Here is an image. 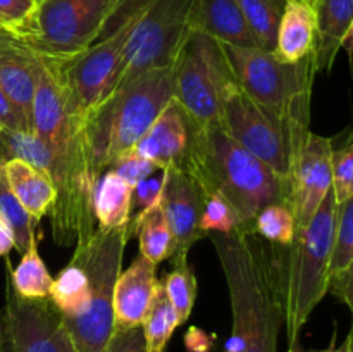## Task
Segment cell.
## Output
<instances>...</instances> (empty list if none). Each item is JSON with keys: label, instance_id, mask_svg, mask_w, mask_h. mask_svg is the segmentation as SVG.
<instances>
[{"label": "cell", "instance_id": "cell-21", "mask_svg": "<svg viewBox=\"0 0 353 352\" xmlns=\"http://www.w3.org/2000/svg\"><path fill=\"white\" fill-rule=\"evenodd\" d=\"M133 188L114 169H107L97 183L93 195V211L99 228L116 230L124 228L131 217Z\"/></svg>", "mask_w": 353, "mask_h": 352}, {"label": "cell", "instance_id": "cell-39", "mask_svg": "<svg viewBox=\"0 0 353 352\" xmlns=\"http://www.w3.org/2000/svg\"><path fill=\"white\" fill-rule=\"evenodd\" d=\"M330 292L350 309L353 317V257L348 268L330 282Z\"/></svg>", "mask_w": 353, "mask_h": 352}, {"label": "cell", "instance_id": "cell-43", "mask_svg": "<svg viewBox=\"0 0 353 352\" xmlns=\"http://www.w3.org/2000/svg\"><path fill=\"white\" fill-rule=\"evenodd\" d=\"M314 352H353V349H352L350 342H348V338H347V340H345L341 345H338V347L331 345L330 349H324V351H314Z\"/></svg>", "mask_w": 353, "mask_h": 352}, {"label": "cell", "instance_id": "cell-26", "mask_svg": "<svg viewBox=\"0 0 353 352\" xmlns=\"http://www.w3.org/2000/svg\"><path fill=\"white\" fill-rule=\"evenodd\" d=\"M141 326L147 342V352H165L168 342L179 326V317L172 304L169 302L162 282H157L155 285L154 299Z\"/></svg>", "mask_w": 353, "mask_h": 352}, {"label": "cell", "instance_id": "cell-13", "mask_svg": "<svg viewBox=\"0 0 353 352\" xmlns=\"http://www.w3.org/2000/svg\"><path fill=\"white\" fill-rule=\"evenodd\" d=\"M161 206L176 242L172 257H186L190 248L205 237L202 214L205 193L195 178L181 168H165Z\"/></svg>", "mask_w": 353, "mask_h": 352}, {"label": "cell", "instance_id": "cell-46", "mask_svg": "<svg viewBox=\"0 0 353 352\" xmlns=\"http://www.w3.org/2000/svg\"><path fill=\"white\" fill-rule=\"evenodd\" d=\"M0 26H2V24H0ZM3 28H6V26H3Z\"/></svg>", "mask_w": 353, "mask_h": 352}, {"label": "cell", "instance_id": "cell-27", "mask_svg": "<svg viewBox=\"0 0 353 352\" xmlns=\"http://www.w3.org/2000/svg\"><path fill=\"white\" fill-rule=\"evenodd\" d=\"M54 278L48 273L34 242L10 273V286L23 299H47Z\"/></svg>", "mask_w": 353, "mask_h": 352}, {"label": "cell", "instance_id": "cell-28", "mask_svg": "<svg viewBox=\"0 0 353 352\" xmlns=\"http://www.w3.org/2000/svg\"><path fill=\"white\" fill-rule=\"evenodd\" d=\"M0 216L7 221V224L12 230L14 238H16V247L14 248L23 255L37 242L34 228H37L38 221L31 217V214L21 206L17 197L9 188L2 164H0Z\"/></svg>", "mask_w": 353, "mask_h": 352}, {"label": "cell", "instance_id": "cell-18", "mask_svg": "<svg viewBox=\"0 0 353 352\" xmlns=\"http://www.w3.org/2000/svg\"><path fill=\"white\" fill-rule=\"evenodd\" d=\"M317 12L314 0H286L274 54L281 61L300 62L316 52Z\"/></svg>", "mask_w": 353, "mask_h": 352}, {"label": "cell", "instance_id": "cell-16", "mask_svg": "<svg viewBox=\"0 0 353 352\" xmlns=\"http://www.w3.org/2000/svg\"><path fill=\"white\" fill-rule=\"evenodd\" d=\"M155 264L137 255L126 271H121L114 286V324L116 328L140 326L154 299Z\"/></svg>", "mask_w": 353, "mask_h": 352}, {"label": "cell", "instance_id": "cell-41", "mask_svg": "<svg viewBox=\"0 0 353 352\" xmlns=\"http://www.w3.org/2000/svg\"><path fill=\"white\" fill-rule=\"evenodd\" d=\"M16 247V238L7 221L0 216V255H7Z\"/></svg>", "mask_w": 353, "mask_h": 352}, {"label": "cell", "instance_id": "cell-30", "mask_svg": "<svg viewBox=\"0 0 353 352\" xmlns=\"http://www.w3.org/2000/svg\"><path fill=\"white\" fill-rule=\"evenodd\" d=\"M254 230L272 244L288 247L293 244L296 233V223L293 211L288 204H271L257 214Z\"/></svg>", "mask_w": 353, "mask_h": 352}, {"label": "cell", "instance_id": "cell-37", "mask_svg": "<svg viewBox=\"0 0 353 352\" xmlns=\"http://www.w3.org/2000/svg\"><path fill=\"white\" fill-rule=\"evenodd\" d=\"M34 6L33 0H0V24L16 30L30 17Z\"/></svg>", "mask_w": 353, "mask_h": 352}, {"label": "cell", "instance_id": "cell-42", "mask_svg": "<svg viewBox=\"0 0 353 352\" xmlns=\"http://www.w3.org/2000/svg\"><path fill=\"white\" fill-rule=\"evenodd\" d=\"M341 48H345L348 54H353V19H352L350 26H348L347 33H345L343 41H341Z\"/></svg>", "mask_w": 353, "mask_h": 352}, {"label": "cell", "instance_id": "cell-10", "mask_svg": "<svg viewBox=\"0 0 353 352\" xmlns=\"http://www.w3.org/2000/svg\"><path fill=\"white\" fill-rule=\"evenodd\" d=\"M192 2L193 0H148L126 41L110 95L143 72L171 68L188 30Z\"/></svg>", "mask_w": 353, "mask_h": 352}, {"label": "cell", "instance_id": "cell-7", "mask_svg": "<svg viewBox=\"0 0 353 352\" xmlns=\"http://www.w3.org/2000/svg\"><path fill=\"white\" fill-rule=\"evenodd\" d=\"M221 126L238 145L288 182L296 150L310 131V121L262 106L234 79L224 93Z\"/></svg>", "mask_w": 353, "mask_h": 352}, {"label": "cell", "instance_id": "cell-17", "mask_svg": "<svg viewBox=\"0 0 353 352\" xmlns=\"http://www.w3.org/2000/svg\"><path fill=\"white\" fill-rule=\"evenodd\" d=\"M188 28L202 31L221 43L257 47L236 0H193L188 12Z\"/></svg>", "mask_w": 353, "mask_h": 352}, {"label": "cell", "instance_id": "cell-5", "mask_svg": "<svg viewBox=\"0 0 353 352\" xmlns=\"http://www.w3.org/2000/svg\"><path fill=\"white\" fill-rule=\"evenodd\" d=\"M126 244V226L116 230L97 228L86 240L76 242L71 262L83 268L90 282L88 309L81 316H62L76 352H103L112 338L116 330L114 286Z\"/></svg>", "mask_w": 353, "mask_h": 352}, {"label": "cell", "instance_id": "cell-23", "mask_svg": "<svg viewBox=\"0 0 353 352\" xmlns=\"http://www.w3.org/2000/svg\"><path fill=\"white\" fill-rule=\"evenodd\" d=\"M10 159L28 162L43 171L50 179L57 171V157L54 150L33 131L0 128V164H6Z\"/></svg>", "mask_w": 353, "mask_h": 352}, {"label": "cell", "instance_id": "cell-29", "mask_svg": "<svg viewBox=\"0 0 353 352\" xmlns=\"http://www.w3.org/2000/svg\"><path fill=\"white\" fill-rule=\"evenodd\" d=\"M171 261L172 271L168 273L162 285L168 293L169 302L172 304L176 314H178L179 324H183L192 316L199 285H196V278L188 266L186 257H171Z\"/></svg>", "mask_w": 353, "mask_h": 352}, {"label": "cell", "instance_id": "cell-1", "mask_svg": "<svg viewBox=\"0 0 353 352\" xmlns=\"http://www.w3.org/2000/svg\"><path fill=\"white\" fill-rule=\"evenodd\" d=\"M223 268L233 311L224 352H276L285 324L288 247L262 238L254 226L209 233Z\"/></svg>", "mask_w": 353, "mask_h": 352}, {"label": "cell", "instance_id": "cell-9", "mask_svg": "<svg viewBox=\"0 0 353 352\" xmlns=\"http://www.w3.org/2000/svg\"><path fill=\"white\" fill-rule=\"evenodd\" d=\"M234 81L223 45L188 28L172 62L174 102L196 124H221L224 93Z\"/></svg>", "mask_w": 353, "mask_h": 352}, {"label": "cell", "instance_id": "cell-19", "mask_svg": "<svg viewBox=\"0 0 353 352\" xmlns=\"http://www.w3.org/2000/svg\"><path fill=\"white\" fill-rule=\"evenodd\" d=\"M9 188L21 202V206L40 223L41 217L48 214L57 199V192L52 179L40 169L33 168L19 159H10L2 164Z\"/></svg>", "mask_w": 353, "mask_h": 352}, {"label": "cell", "instance_id": "cell-40", "mask_svg": "<svg viewBox=\"0 0 353 352\" xmlns=\"http://www.w3.org/2000/svg\"><path fill=\"white\" fill-rule=\"evenodd\" d=\"M185 342L188 351L192 352H207L212 347V337H209L205 331H202L196 326L190 328L185 337Z\"/></svg>", "mask_w": 353, "mask_h": 352}, {"label": "cell", "instance_id": "cell-6", "mask_svg": "<svg viewBox=\"0 0 353 352\" xmlns=\"http://www.w3.org/2000/svg\"><path fill=\"white\" fill-rule=\"evenodd\" d=\"M124 0H40L16 30L26 47L52 61L65 62L103 35Z\"/></svg>", "mask_w": 353, "mask_h": 352}, {"label": "cell", "instance_id": "cell-11", "mask_svg": "<svg viewBox=\"0 0 353 352\" xmlns=\"http://www.w3.org/2000/svg\"><path fill=\"white\" fill-rule=\"evenodd\" d=\"M0 352H76L50 297L23 299L7 285L0 313Z\"/></svg>", "mask_w": 353, "mask_h": 352}, {"label": "cell", "instance_id": "cell-35", "mask_svg": "<svg viewBox=\"0 0 353 352\" xmlns=\"http://www.w3.org/2000/svg\"><path fill=\"white\" fill-rule=\"evenodd\" d=\"M110 169H114L117 173V176H121V179H124L131 188H134L138 183L143 182L148 176L155 175L161 168L157 164H154L152 161H148V159L130 154Z\"/></svg>", "mask_w": 353, "mask_h": 352}, {"label": "cell", "instance_id": "cell-3", "mask_svg": "<svg viewBox=\"0 0 353 352\" xmlns=\"http://www.w3.org/2000/svg\"><path fill=\"white\" fill-rule=\"evenodd\" d=\"M172 100L171 66L143 72L86 116V144L99 178L133 152Z\"/></svg>", "mask_w": 353, "mask_h": 352}, {"label": "cell", "instance_id": "cell-38", "mask_svg": "<svg viewBox=\"0 0 353 352\" xmlns=\"http://www.w3.org/2000/svg\"><path fill=\"white\" fill-rule=\"evenodd\" d=\"M0 128H7V130H21V131H31L30 123L21 116L19 110L16 109L9 97L0 86Z\"/></svg>", "mask_w": 353, "mask_h": 352}, {"label": "cell", "instance_id": "cell-2", "mask_svg": "<svg viewBox=\"0 0 353 352\" xmlns=\"http://www.w3.org/2000/svg\"><path fill=\"white\" fill-rule=\"evenodd\" d=\"M192 124V140L181 169L188 171L203 193H219L254 226L257 214L271 204H288V182L238 145L221 124ZM290 206V204H288Z\"/></svg>", "mask_w": 353, "mask_h": 352}, {"label": "cell", "instance_id": "cell-12", "mask_svg": "<svg viewBox=\"0 0 353 352\" xmlns=\"http://www.w3.org/2000/svg\"><path fill=\"white\" fill-rule=\"evenodd\" d=\"M333 140L312 133L305 137L293 159L288 178V204L296 230L309 224L327 193L333 190Z\"/></svg>", "mask_w": 353, "mask_h": 352}, {"label": "cell", "instance_id": "cell-25", "mask_svg": "<svg viewBox=\"0 0 353 352\" xmlns=\"http://www.w3.org/2000/svg\"><path fill=\"white\" fill-rule=\"evenodd\" d=\"M254 35L257 47L274 52L286 0H236Z\"/></svg>", "mask_w": 353, "mask_h": 352}, {"label": "cell", "instance_id": "cell-31", "mask_svg": "<svg viewBox=\"0 0 353 352\" xmlns=\"http://www.w3.org/2000/svg\"><path fill=\"white\" fill-rule=\"evenodd\" d=\"M353 257V193L338 204L336 230H334L333 254H331V280L340 276L348 268ZM330 280V282H331Z\"/></svg>", "mask_w": 353, "mask_h": 352}, {"label": "cell", "instance_id": "cell-20", "mask_svg": "<svg viewBox=\"0 0 353 352\" xmlns=\"http://www.w3.org/2000/svg\"><path fill=\"white\" fill-rule=\"evenodd\" d=\"M317 12V72L330 71L353 19V0H314Z\"/></svg>", "mask_w": 353, "mask_h": 352}, {"label": "cell", "instance_id": "cell-14", "mask_svg": "<svg viewBox=\"0 0 353 352\" xmlns=\"http://www.w3.org/2000/svg\"><path fill=\"white\" fill-rule=\"evenodd\" d=\"M192 140L190 117L172 100L131 154L152 161L161 169L181 168Z\"/></svg>", "mask_w": 353, "mask_h": 352}, {"label": "cell", "instance_id": "cell-33", "mask_svg": "<svg viewBox=\"0 0 353 352\" xmlns=\"http://www.w3.org/2000/svg\"><path fill=\"white\" fill-rule=\"evenodd\" d=\"M333 192L341 204L353 193V131L340 147L333 145Z\"/></svg>", "mask_w": 353, "mask_h": 352}, {"label": "cell", "instance_id": "cell-36", "mask_svg": "<svg viewBox=\"0 0 353 352\" xmlns=\"http://www.w3.org/2000/svg\"><path fill=\"white\" fill-rule=\"evenodd\" d=\"M103 352H147L143 326L116 328Z\"/></svg>", "mask_w": 353, "mask_h": 352}, {"label": "cell", "instance_id": "cell-34", "mask_svg": "<svg viewBox=\"0 0 353 352\" xmlns=\"http://www.w3.org/2000/svg\"><path fill=\"white\" fill-rule=\"evenodd\" d=\"M164 183L165 171L164 169H159L155 175L148 176V178H145L143 182H140L134 186L133 197H131V217L130 223L126 224V228H130L131 224L137 223L148 209H152L155 204L161 202Z\"/></svg>", "mask_w": 353, "mask_h": 352}, {"label": "cell", "instance_id": "cell-44", "mask_svg": "<svg viewBox=\"0 0 353 352\" xmlns=\"http://www.w3.org/2000/svg\"><path fill=\"white\" fill-rule=\"evenodd\" d=\"M288 352H314V351H305V349L302 347V344H300L299 338H296V340L290 342V351Z\"/></svg>", "mask_w": 353, "mask_h": 352}, {"label": "cell", "instance_id": "cell-24", "mask_svg": "<svg viewBox=\"0 0 353 352\" xmlns=\"http://www.w3.org/2000/svg\"><path fill=\"white\" fill-rule=\"evenodd\" d=\"M48 297L64 317L81 316L90 306L88 276L83 268L69 262L54 278Z\"/></svg>", "mask_w": 353, "mask_h": 352}, {"label": "cell", "instance_id": "cell-8", "mask_svg": "<svg viewBox=\"0 0 353 352\" xmlns=\"http://www.w3.org/2000/svg\"><path fill=\"white\" fill-rule=\"evenodd\" d=\"M221 45L234 79L248 97L290 117L310 121V100L317 75L314 55L300 62H286L274 52L259 47Z\"/></svg>", "mask_w": 353, "mask_h": 352}, {"label": "cell", "instance_id": "cell-45", "mask_svg": "<svg viewBox=\"0 0 353 352\" xmlns=\"http://www.w3.org/2000/svg\"><path fill=\"white\" fill-rule=\"evenodd\" d=\"M348 342H350V345H352V349H353V323H352V330H350V333H348Z\"/></svg>", "mask_w": 353, "mask_h": 352}, {"label": "cell", "instance_id": "cell-15", "mask_svg": "<svg viewBox=\"0 0 353 352\" xmlns=\"http://www.w3.org/2000/svg\"><path fill=\"white\" fill-rule=\"evenodd\" d=\"M37 54L9 28L0 26V86L31 126Z\"/></svg>", "mask_w": 353, "mask_h": 352}, {"label": "cell", "instance_id": "cell-4", "mask_svg": "<svg viewBox=\"0 0 353 352\" xmlns=\"http://www.w3.org/2000/svg\"><path fill=\"white\" fill-rule=\"evenodd\" d=\"M338 202L331 190L305 228L288 245L285 324L288 342L296 340L321 300L330 292V264L336 230Z\"/></svg>", "mask_w": 353, "mask_h": 352}, {"label": "cell", "instance_id": "cell-22", "mask_svg": "<svg viewBox=\"0 0 353 352\" xmlns=\"http://www.w3.org/2000/svg\"><path fill=\"white\" fill-rule=\"evenodd\" d=\"M126 235L128 240L133 235H138L140 254L154 262L155 266L165 259H171L176 251L174 237H172V231L169 228L168 219H165L161 202L148 209L137 223L126 228Z\"/></svg>", "mask_w": 353, "mask_h": 352}, {"label": "cell", "instance_id": "cell-32", "mask_svg": "<svg viewBox=\"0 0 353 352\" xmlns=\"http://www.w3.org/2000/svg\"><path fill=\"white\" fill-rule=\"evenodd\" d=\"M202 231L205 237L209 233L230 235L238 228L245 226L238 211L224 199L219 193H205V202H203L202 214Z\"/></svg>", "mask_w": 353, "mask_h": 352}]
</instances>
